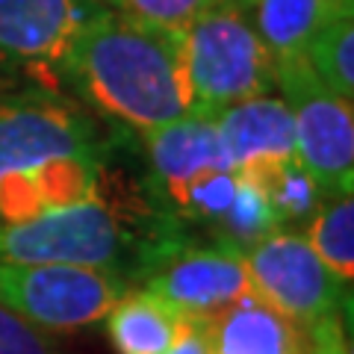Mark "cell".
Instances as JSON below:
<instances>
[{"mask_svg": "<svg viewBox=\"0 0 354 354\" xmlns=\"http://www.w3.org/2000/svg\"><path fill=\"white\" fill-rule=\"evenodd\" d=\"M162 354H209L204 330H201V325H198V319H189V322L183 325L180 334H177V339Z\"/></svg>", "mask_w": 354, "mask_h": 354, "instance_id": "cell-21", "label": "cell"}, {"mask_svg": "<svg viewBox=\"0 0 354 354\" xmlns=\"http://www.w3.org/2000/svg\"><path fill=\"white\" fill-rule=\"evenodd\" d=\"M216 3L218 0H109V6L121 9V12L174 32H186V27L198 15Z\"/></svg>", "mask_w": 354, "mask_h": 354, "instance_id": "cell-18", "label": "cell"}, {"mask_svg": "<svg viewBox=\"0 0 354 354\" xmlns=\"http://www.w3.org/2000/svg\"><path fill=\"white\" fill-rule=\"evenodd\" d=\"M0 354H59L48 330L30 325L0 304Z\"/></svg>", "mask_w": 354, "mask_h": 354, "instance_id": "cell-19", "label": "cell"}, {"mask_svg": "<svg viewBox=\"0 0 354 354\" xmlns=\"http://www.w3.org/2000/svg\"><path fill=\"white\" fill-rule=\"evenodd\" d=\"M348 12H354V0H260L251 9L254 27L274 59L304 53L319 30Z\"/></svg>", "mask_w": 354, "mask_h": 354, "instance_id": "cell-14", "label": "cell"}, {"mask_svg": "<svg viewBox=\"0 0 354 354\" xmlns=\"http://www.w3.org/2000/svg\"><path fill=\"white\" fill-rule=\"evenodd\" d=\"M68 80L97 113L139 130L165 127L192 109L183 32L97 6L65 53Z\"/></svg>", "mask_w": 354, "mask_h": 354, "instance_id": "cell-1", "label": "cell"}, {"mask_svg": "<svg viewBox=\"0 0 354 354\" xmlns=\"http://www.w3.org/2000/svg\"><path fill=\"white\" fill-rule=\"evenodd\" d=\"M198 325L209 354H313L310 330L254 292L198 319Z\"/></svg>", "mask_w": 354, "mask_h": 354, "instance_id": "cell-12", "label": "cell"}, {"mask_svg": "<svg viewBox=\"0 0 354 354\" xmlns=\"http://www.w3.org/2000/svg\"><path fill=\"white\" fill-rule=\"evenodd\" d=\"M101 189L92 124L59 97L0 101V225L65 207Z\"/></svg>", "mask_w": 354, "mask_h": 354, "instance_id": "cell-2", "label": "cell"}, {"mask_svg": "<svg viewBox=\"0 0 354 354\" xmlns=\"http://www.w3.org/2000/svg\"><path fill=\"white\" fill-rule=\"evenodd\" d=\"M307 245L328 266L339 283L354 281V192L325 198L316 216L307 221Z\"/></svg>", "mask_w": 354, "mask_h": 354, "instance_id": "cell-15", "label": "cell"}, {"mask_svg": "<svg viewBox=\"0 0 354 354\" xmlns=\"http://www.w3.org/2000/svg\"><path fill=\"white\" fill-rule=\"evenodd\" d=\"M274 92L292 115L295 153L325 198L354 192V101L334 95L304 53L274 59Z\"/></svg>", "mask_w": 354, "mask_h": 354, "instance_id": "cell-5", "label": "cell"}, {"mask_svg": "<svg viewBox=\"0 0 354 354\" xmlns=\"http://www.w3.org/2000/svg\"><path fill=\"white\" fill-rule=\"evenodd\" d=\"M251 278V292L272 304L278 313L307 330L328 316H337L342 290L328 266L307 245L304 234L295 230H272L263 239L242 251Z\"/></svg>", "mask_w": 354, "mask_h": 354, "instance_id": "cell-7", "label": "cell"}, {"mask_svg": "<svg viewBox=\"0 0 354 354\" xmlns=\"http://www.w3.org/2000/svg\"><path fill=\"white\" fill-rule=\"evenodd\" d=\"M310 339H313V354H348V346L342 339L339 316H328L319 325L310 328Z\"/></svg>", "mask_w": 354, "mask_h": 354, "instance_id": "cell-20", "label": "cell"}, {"mask_svg": "<svg viewBox=\"0 0 354 354\" xmlns=\"http://www.w3.org/2000/svg\"><path fill=\"white\" fill-rule=\"evenodd\" d=\"M104 319L118 354H162L189 322L148 290H127Z\"/></svg>", "mask_w": 354, "mask_h": 354, "instance_id": "cell-13", "label": "cell"}, {"mask_svg": "<svg viewBox=\"0 0 354 354\" xmlns=\"http://www.w3.org/2000/svg\"><path fill=\"white\" fill-rule=\"evenodd\" d=\"M304 59L330 92L354 101V12L319 30L307 41Z\"/></svg>", "mask_w": 354, "mask_h": 354, "instance_id": "cell-17", "label": "cell"}, {"mask_svg": "<svg viewBox=\"0 0 354 354\" xmlns=\"http://www.w3.org/2000/svg\"><path fill=\"white\" fill-rule=\"evenodd\" d=\"M145 142L157 189L174 207L177 216H180L183 204L189 201L195 189H201L213 177L234 169L218 139L216 118L209 113L189 109L186 115L148 133Z\"/></svg>", "mask_w": 354, "mask_h": 354, "instance_id": "cell-10", "label": "cell"}, {"mask_svg": "<svg viewBox=\"0 0 354 354\" xmlns=\"http://www.w3.org/2000/svg\"><path fill=\"white\" fill-rule=\"evenodd\" d=\"M171 304L177 313L204 319L230 301L251 292V278L242 251L218 242V245H177L171 239L157 257L145 266V286Z\"/></svg>", "mask_w": 354, "mask_h": 354, "instance_id": "cell-8", "label": "cell"}, {"mask_svg": "<svg viewBox=\"0 0 354 354\" xmlns=\"http://www.w3.org/2000/svg\"><path fill=\"white\" fill-rule=\"evenodd\" d=\"M230 165L242 177H257L295 153L292 115L281 95H260L213 115Z\"/></svg>", "mask_w": 354, "mask_h": 354, "instance_id": "cell-11", "label": "cell"}, {"mask_svg": "<svg viewBox=\"0 0 354 354\" xmlns=\"http://www.w3.org/2000/svg\"><path fill=\"white\" fill-rule=\"evenodd\" d=\"M248 180H254L263 189L281 227L290 221H310L325 201V192L319 189V183L310 177L298 157L272 165V169H266L257 177H248Z\"/></svg>", "mask_w": 354, "mask_h": 354, "instance_id": "cell-16", "label": "cell"}, {"mask_svg": "<svg viewBox=\"0 0 354 354\" xmlns=\"http://www.w3.org/2000/svg\"><path fill=\"white\" fill-rule=\"evenodd\" d=\"M124 292L115 269L0 260V304L48 334L101 322Z\"/></svg>", "mask_w": 354, "mask_h": 354, "instance_id": "cell-6", "label": "cell"}, {"mask_svg": "<svg viewBox=\"0 0 354 354\" xmlns=\"http://www.w3.org/2000/svg\"><path fill=\"white\" fill-rule=\"evenodd\" d=\"M160 248L139 242L124 209L109 201L101 189L83 201L0 225V260L15 263H59L121 272V263L130 260V251H139L145 269Z\"/></svg>", "mask_w": 354, "mask_h": 354, "instance_id": "cell-3", "label": "cell"}, {"mask_svg": "<svg viewBox=\"0 0 354 354\" xmlns=\"http://www.w3.org/2000/svg\"><path fill=\"white\" fill-rule=\"evenodd\" d=\"M227 3H234L236 9H242V12H248L251 15V9L260 3V0H227Z\"/></svg>", "mask_w": 354, "mask_h": 354, "instance_id": "cell-22", "label": "cell"}, {"mask_svg": "<svg viewBox=\"0 0 354 354\" xmlns=\"http://www.w3.org/2000/svg\"><path fill=\"white\" fill-rule=\"evenodd\" d=\"M97 6L95 0H0V62L59 77L74 36Z\"/></svg>", "mask_w": 354, "mask_h": 354, "instance_id": "cell-9", "label": "cell"}, {"mask_svg": "<svg viewBox=\"0 0 354 354\" xmlns=\"http://www.w3.org/2000/svg\"><path fill=\"white\" fill-rule=\"evenodd\" d=\"M186 77L192 109L216 115L221 109L274 95V57L248 12L218 0L183 32Z\"/></svg>", "mask_w": 354, "mask_h": 354, "instance_id": "cell-4", "label": "cell"}]
</instances>
